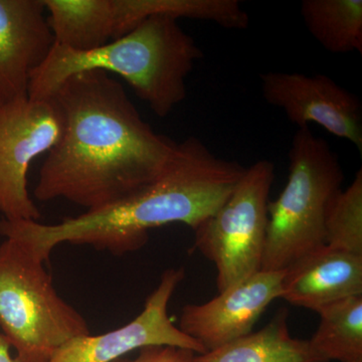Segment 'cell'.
Segmentation results:
<instances>
[{
    "label": "cell",
    "mask_w": 362,
    "mask_h": 362,
    "mask_svg": "<svg viewBox=\"0 0 362 362\" xmlns=\"http://www.w3.org/2000/svg\"><path fill=\"white\" fill-rule=\"evenodd\" d=\"M51 97L63 113L64 131L40 168L35 189L40 202L103 209L156 180L175 156L177 143L152 129L106 71L75 74Z\"/></svg>",
    "instance_id": "1"
},
{
    "label": "cell",
    "mask_w": 362,
    "mask_h": 362,
    "mask_svg": "<svg viewBox=\"0 0 362 362\" xmlns=\"http://www.w3.org/2000/svg\"><path fill=\"white\" fill-rule=\"evenodd\" d=\"M245 170L239 162L221 158L190 136L177 143L175 156L156 180L125 199L58 225L2 218L0 235L25 243L45 263L63 243L122 256L141 249L149 230L159 226L185 223L194 230L223 206Z\"/></svg>",
    "instance_id": "2"
},
{
    "label": "cell",
    "mask_w": 362,
    "mask_h": 362,
    "mask_svg": "<svg viewBox=\"0 0 362 362\" xmlns=\"http://www.w3.org/2000/svg\"><path fill=\"white\" fill-rule=\"evenodd\" d=\"M204 52L177 18L153 16L103 47L78 52L54 44L33 73L28 97L47 99L71 76L101 70L124 78L159 118L187 98V78Z\"/></svg>",
    "instance_id": "3"
},
{
    "label": "cell",
    "mask_w": 362,
    "mask_h": 362,
    "mask_svg": "<svg viewBox=\"0 0 362 362\" xmlns=\"http://www.w3.org/2000/svg\"><path fill=\"white\" fill-rule=\"evenodd\" d=\"M288 157L287 185L268 204L261 271H284L326 246V211L345 180L337 154L310 127L298 128Z\"/></svg>",
    "instance_id": "4"
},
{
    "label": "cell",
    "mask_w": 362,
    "mask_h": 362,
    "mask_svg": "<svg viewBox=\"0 0 362 362\" xmlns=\"http://www.w3.org/2000/svg\"><path fill=\"white\" fill-rule=\"evenodd\" d=\"M45 264L21 240L0 244V329L20 362H49L66 341L90 334L84 317L54 289Z\"/></svg>",
    "instance_id": "5"
},
{
    "label": "cell",
    "mask_w": 362,
    "mask_h": 362,
    "mask_svg": "<svg viewBox=\"0 0 362 362\" xmlns=\"http://www.w3.org/2000/svg\"><path fill=\"white\" fill-rule=\"evenodd\" d=\"M54 44L73 51L98 49L153 16L211 21L240 30L247 13L238 0H42Z\"/></svg>",
    "instance_id": "6"
},
{
    "label": "cell",
    "mask_w": 362,
    "mask_h": 362,
    "mask_svg": "<svg viewBox=\"0 0 362 362\" xmlns=\"http://www.w3.org/2000/svg\"><path fill=\"white\" fill-rule=\"evenodd\" d=\"M274 178L273 162H255L223 206L192 230L194 249L216 266L218 292L262 270Z\"/></svg>",
    "instance_id": "7"
},
{
    "label": "cell",
    "mask_w": 362,
    "mask_h": 362,
    "mask_svg": "<svg viewBox=\"0 0 362 362\" xmlns=\"http://www.w3.org/2000/svg\"><path fill=\"white\" fill-rule=\"evenodd\" d=\"M63 131V113L52 97L0 102V213L6 220H40L28 194V169L54 148Z\"/></svg>",
    "instance_id": "8"
},
{
    "label": "cell",
    "mask_w": 362,
    "mask_h": 362,
    "mask_svg": "<svg viewBox=\"0 0 362 362\" xmlns=\"http://www.w3.org/2000/svg\"><path fill=\"white\" fill-rule=\"evenodd\" d=\"M259 80L267 103L284 112L297 129L315 123L362 154V104L354 93L322 74L268 71Z\"/></svg>",
    "instance_id": "9"
},
{
    "label": "cell",
    "mask_w": 362,
    "mask_h": 362,
    "mask_svg": "<svg viewBox=\"0 0 362 362\" xmlns=\"http://www.w3.org/2000/svg\"><path fill=\"white\" fill-rule=\"evenodd\" d=\"M185 275L183 268L168 269L134 320L105 334L73 338L57 350L49 362H113L148 346H173L204 354V347L168 316L169 301Z\"/></svg>",
    "instance_id": "10"
},
{
    "label": "cell",
    "mask_w": 362,
    "mask_h": 362,
    "mask_svg": "<svg viewBox=\"0 0 362 362\" xmlns=\"http://www.w3.org/2000/svg\"><path fill=\"white\" fill-rule=\"evenodd\" d=\"M284 271H259L204 304L183 307L178 328L211 351L252 332L259 317L281 297Z\"/></svg>",
    "instance_id": "11"
},
{
    "label": "cell",
    "mask_w": 362,
    "mask_h": 362,
    "mask_svg": "<svg viewBox=\"0 0 362 362\" xmlns=\"http://www.w3.org/2000/svg\"><path fill=\"white\" fill-rule=\"evenodd\" d=\"M42 0H0V102L28 96L54 45Z\"/></svg>",
    "instance_id": "12"
},
{
    "label": "cell",
    "mask_w": 362,
    "mask_h": 362,
    "mask_svg": "<svg viewBox=\"0 0 362 362\" xmlns=\"http://www.w3.org/2000/svg\"><path fill=\"white\" fill-rule=\"evenodd\" d=\"M362 295V256L324 246L284 270L281 297L318 313L329 305Z\"/></svg>",
    "instance_id": "13"
},
{
    "label": "cell",
    "mask_w": 362,
    "mask_h": 362,
    "mask_svg": "<svg viewBox=\"0 0 362 362\" xmlns=\"http://www.w3.org/2000/svg\"><path fill=\"white\" fill-rule=\"evenodd\" d=\"M194 362H323L309 340L293 338L288 310L281 308L263 329L202 354Z\"/></svg>",
    "instance_id": "14"
},
{
    "label": "cell",
    "mask_w": 362,
    "mask_h": 362,
    "mask_svg": "<svg viewBox=\"0 0 362 362\" xmlns=\"http://www.w3.org/2000/svg\"><path fill=\"white\" fill-rule=\"evenodd\" d=\"M304 25L332 54H362V0H304Z\"/></svg>",
    "instance_id": "15"
},
{
    "label": "cell",
    "mask_w": 362,
    "mask_h": 362,
    "mask_svg": "<svg viewBox=\"0 0 362 362\" xmlns=\"http://www.w3.org/2000/svg\"><path fill=\"white\" fill-rule=\"evenodd\" d=\"M320 323L309 340L323 362H362V295L321 309Z\"/></svg>",
    "instance_id": "16"
},
{
    "label": "cell",
    "mask_w": 362,
    "mask_h": 362,
    "mask_svg": "<svg viewBox=\"0 0 362 362\" xmlns=\"http://www.w3.org/2000/svg\"><path fill=\"white\" fill-rule=\"evenodd\" d=\"M326 246L362 256V169L351 185L329 202L325 218Z\"/></svg>",
    "instance_id": "17"
},
{
    "label": "cell",
    "mask_w": 362,
    "mask_h": 362,
    "mask_svg": "<svg viewBox=\"0 0 362 362\" xmlns=\"http://www.w3.org/2000/svg\"><path fill=\"white\" fill-rule=\"evenodd\" d=\"M134 359H118L113 362H194V354L192 350L173 346H148L139 350Z\"/></svg>",
    "instance_id": "18"
},
{
    "label": "cell",
    "mask_w": 362,
    "mask_h": 362,
    "mask_svg": "<svg viewBox=\"0 0 362 362\" xmlns=\"http://www.w3.org/2000/svg\"><path fill=\"white\" fill-rule=\"evenodd\" d=\"M11 343L6 337L0 332V362H20L16 356H11Z\"/></svg>",
    "instance_id": "19"
}]
</instances>
